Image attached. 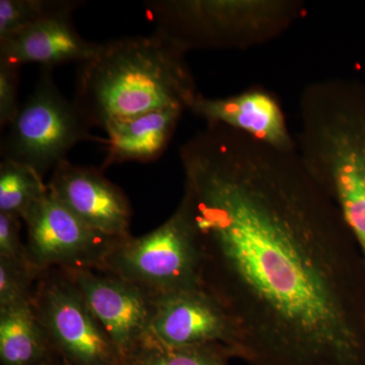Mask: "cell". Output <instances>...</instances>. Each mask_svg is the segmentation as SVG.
<instances>
[{"label":"cell","mask_w":365,"mask_h":365,"mask_svg":"<svg viewBox=\"0 0 365 365\" xmlns=\"http://www.w3.org/2000/svg\"><path fill=\"white\" fill-rule=\"evenodd\" d=\"M182 209L200 283L249 365H365V275L332 198L297 151L223 125L182 144Z\"/></svg>","instance_id":"obj_1"},{"label":"cell","mask_w":365,"mask_h":365,"mask_svg":"<svg viewBox=\"0 0 365 365\" xmlns=\"http://www.w3.org/2000/svg\"><path fill=\"white\" fill-rule=\"evenodd\" d=\"M185 55L157 32L102 43L79 64L74 103L91 127L102 129L163 108L190 111L200 93Z\"/></svg>","instance_id":"obj_2"},{"label":"cell","mask_w":365,"mask_h":365,"mask_svg":"<svg viewBox=\"0 0 365 365\" xmlns=\"http://www.w3.org/2000/svg\"><path fill=\"white\" fill-rule=\"evenodd\" d=\"M295 139L302 163L340 211L365 275V86L343 78L307 86Z\"/></svg>","instance_id":"obj_3"},{"label":"cell","mask_w":365,"mask_h":365,"mask_svg":"<svg viewBox=\"0 0 365 365\" xmlns=\"http://www.w3.org/2000/svg\"><path fill=\"white\" fill-rule=\"evenodd\" d=\"M145 6L155 32L185 53L267 44L306 11L294 0H157Z\"/></svg>","instance_id":"obj_4"},{"label":"cell","mask_w":365,"mask_h":365,"mask_svg":"<svg viewBox=\"0 0 365 365\" xmlns=\"http://www.w3.org/2000/svg\"><path fill=\"white\" fill-rule=\"evenodd\" d=\"M2 140V160L33 168L40 176L68 160L67 155L83 141H102L74 103L57 88L52 69L42 68L35 88L9 125Z\"/></svg>","instance_id":"obj_5"},{"label":"cell","mask_w":365,"mask_h":365,"mask_svg":"<svg viewBox=\"0 0 365 365\" xmlns=\"http://www.w3.org/2000/svg\"><path fill=\"white\" fill-rule=\"evenodd\" d=\"M102 270L155 294L201 285L195 240L182 209L178 206L153 232L121 240L108 255Z\"/></svg>","instance_id":"obj_6"},{"label":"cell","mask_w":365,"mask_h":365,"mask_svg":"<svg viewBox=\"0 0 365 365\" xmlns=\"http://www.w3.org/2000/svg\"><path fill=\"white\" fill-rule=\"evenodd\" d=\"M33 307L55 351L66 365H123L114 343L66 271H42Z\"/></svg>","instance_id":"obj_7"},{"label":"cell","mask_w":365,"mask_h":365,"mask_svg":"<svg viewBox=\"0 0 365 365\" xmlns=\"http://www.w3.org/2000/svg\"><path fill=\"white\" fill-rule=\"evenodd\" d=\"M29 260L40 271L102 270L106 258L123 239L109 237L81 222L48 189L26 212Z\"/></svg>","instance_id":"obj_8"},{"label":"cell","mask_w":365,"mask_h":365,"mask_svg":"<svg viewBox=\"0 0 365 365\" xmlns=\"http://www.w3.org/2000/svg\"><path fill=\"white\" fill-rule=\"evenodd\" d=\"M114 343L122 360L145 344L158 295L105 270H64Z\"/></svg>","instance_id":"obj_9"},{"label":"cell","mask_w":365,"mask_h":365,"mask_svg":"<svg viewBox=\"0 0 365 365\" xmlns=\"http://www.w3.org/2000/svg\"><path fill=\"white\" fill-rule=\"evenodd\" d=\"M146 343L172 347L222 346L235 357L232 321L202 285L158 295Z\"/></svg>","instance_id":"obj_10"},{"label":"cell","mask_w":365,"mask_h":365,"mask_svg":"<svg viewBox=\"0 0 365 365\" xmlns=\"http://www.w3.org/2000/svg\"><path fill=\"white\" fill-rule=\"evenodd\" d=\"M47 185L50 193L88 227L116 239L130 237V202L102 169L67 160L53 170Z\"/></svg>","instance_id":"obj_11"},{"label":"cell","mask_w":365,"mask_h":365,"mask_svg":"<svg viewBox=\"0 0 365 365\" xmlns=\"http://www.w3.org/2000/svg\"><path fill=\"white\" fill-rule=\"evenodd\" d=\"M190 112L207 125H223L276 150L297 151L279 101L265 88L255 86L227 98L199 93Z\"/></svg>","instance_id":"obj_12"},{"label":"cell","mask_w":365,"mask_h":365,"mask_svg":"<svg viewBox=\"0 0 365 365\" xmlns=\"http://www.w3.org/2000/svg\"><path fill=\"white\" fill-rule=\"evenodd\" d=\"M100 45L78 32L71 14H60L0 39V60L14 66L39 64L53 69L71 62L83 63L98 52Z\"/></svg>","instance_id":"obj_13"},{"label":"cell","mask_w":365,"mask_h":365,"mask_svg":"<svg viewBox=\"0 0 365 365\" xmlns=\"http://www.w3.org/2000/svg\"><path fill=\"white\" fill-rule=\"evenodd\" d=\"M185 111V108L168 107L109 122L103 128L108 134L107 157L101 169L114 163L158 160L167 150Z\"/></svg>","instance_id":"obj_14"},{"label":"cell","mask_w":365,"mask_h":365,"mask_svg":"<svg viewBox=\"0 0 365 365\" xmlns=\"http://www.w3.org/2000/svg\"><path fill=\"white\" fill-rule=\"evenodd\" d=\"M2 365H58L55 351L32 302L0 307Z\"/></svg>","instance_id":"obj_15"},{"label":"cell","mask_w":365,"mask_h":365,"mask_svg":"<svg viewBox=\"0 0 365 365\" xmlns=\"http://www.w3.org/2000/svg\"><path fill=\"white\" fill-rule=\"evenodd\" d=\"M48 192V185L33 168L14 160L0 163V213L24 220Z\"/></svg>","instance_id":"obj_16"},{"label":"cell","mask_w":365,"mask_h":365,"mask_svg":"<svg viewBox=\"0 0 365 365\" xmlns=\"http://www.w3.org/2000/svg\"><path fill=\"white\" fill-rule=\"evenodd\" d=\"M232 353L222 346L172 347L146 343L123 365H230Z\"/></svg>","instance_id":"obj_17"},{"label":"cell","mask_w":365,"mask_h":365,"mask_svg":"<svg viewBox=\"0 0 365 365\" xmlns=\"http://www.w3.org/2000/svg\"><path fill=\"white\" fill-rule=\"evenodd\" d=\"M76 0H0V39L60 14H73Z\"/></svg>","instance_id":"obj_18"},{"label":"cell","mask_w":365,"mask_h":365,"mask_svg":"<svg viewBox=\"0 0 365 365\" xmlns=\"http://www.w3.org/2000/svg\"><path fill=\"white\" fill-rule=\"evenodd\" d=\"M41 272L30 261L0 258V307L32 302Z\"/></svg>","instance_id":"obj_19"},{"label":"cell","mask_w":365,"mask_h":365,"mask_svg":"<svg viewBox=\"0 0 365 365\" xmlns=\"http://www.w3.org/2000/svg\"><path fill=\"white\" fill-rule=\"evenodd\" d=\"M21 66L0 60V126H9L20 110L19 85Z\"/></svg>","instance_id":"obj_20"},{"label":"cell","mask_w":365,"mask_h":365,"mask_svg":"<svg viewBox=\"0 0 365 365\" xmlns=\"http://www.w3.org/2000/svg\"><path fill=\"white\" fill-rule=\"evenodd\" d=\"M21 222L16 216L0 213V258L30 261L26 245L21 241Z\"/></svg>","instance_id":"obj_21"},{"label":"cell","mask_w":365,"mask_h":365,"mask_svg":"<svg viewBox=\"0 0 365 365\" xmlns=\"http://www.w3.org/2000/svg\"><path fill=\"white\" fill-rule=\"evenodd\" d=\"M58 365H66V364H64V362H61V364H58Z\"/></svg>","instance_id":"obj_22"}]
</instances>
